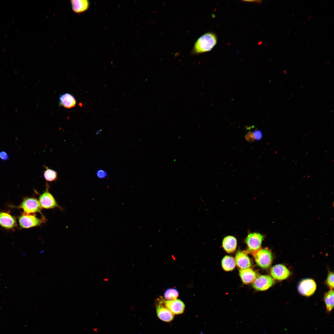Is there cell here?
Here are the masks:
<instances>
[{"instance_id": "6da1fadb", "label": "cell", "mask_w": 334, "mask_h": 334, "mask_svg": "<svg viewBox=\"0 0 334 334\" xmlns=\"http://www.w3.org/2000/svg\"><path fill=\"white\" fill-rule=\"evenodd\" d=\"M217 38L213 32H207L200 37L195 43L192 51L197 54L211 51L216 45Z\"/></svg>"}, {"instance_id": "7a4b0ae2", "label": "cell", "mask_w": 334, "mask_h": 334, "mask_svg": "<svg viewBox=\"0 0 334 334\" xmlns=\"http://www.w3.org/2000/svg\"><path fill=\"white\" fill-rule=\"evenodd\" d=\"M18 220L20 227L24 229L40 226L46 221L44 217L39 218L36 216L35 214H28L24 212L19 217Z\"/></svg>"}, {"instance_id": "3957f363", "label": "cell", "mask_w": 334, "mask_h": 334, "mask_svg": "<svg viewBox=\"0 0 334 334\" xmlns=\"http://www.w3.org/2000/svg\"><path fill=\"white\" fill-rule=\"evenodd\" d=\"M253 255L255 262L260 267L266 269L271 265L273 257L271 251L268 248L259 249L254 252Z\"/></svg>"}, {"instance_id": "277c9868", "label": "cell", "mask_w": 334, "mask_h": 334, "mask_svg": "<svg viewBox=\"0 0 334 334\" xmlns=\"http://www.w3.org/2000/svg\"><path fill=\"white\" fill-rule=\"evenodd\" d=\"M13 207L22 209L24 210V212L26 213L35 214L38 212L44 216L41 212L42 208L39 200L33 197H25L23 199L20 205Z\"/></svg>"}, {"instance_id": "5b68a950", "label": "cell", "mask_w": 334, "mask_h": 334, "mask_svg": "<svg viewBox=\"0 0 334 334\" xmlns=\"http://www.w3.org/2000/svg\"><path fill=\"white\" fill-rule=\"evenodd\" d=\"M45 191L40 195L39 201L42 208L51 209L56 208H60L55 198L49 191V186L46 184Z\"/></svg>"}, {"instance_id": "8992f818", "label": "cell", "mask_w": 334, "mask_h": 334, "mask_svg": "<svg viewBox=\"0 0 334 334\" xmlns=\"http://www.w3.org/2000/svg\"><path fill=\"white\" fill-rule=\"evenodd\" d=\"M164 300L162 297L156 300V314L158 317L161 320L165 322H169L173 320L174 315L165 306Z\"/></svg>"}, {"instance_id": "52a82bcc", "label": "cell", "mask_w": 334, "mask_h": 334, "mask_svg": "<svg viewBox=\"0 0 334 334\" xmlns=\"http://www.w3.org/2000/svg\"><path fill=\"white\" fill-rule=\"evenodd\" d=\"M263 238V236L258 233H249L245 240L248 247V251L254 252L259 250L261 246Z\"/></svg>"}, {"instance_id": "ba28073f", "label": "cell", "mask_w": 334, "mask_h": 334, "mask_svg": "<svg viewBox=\"0 0 334 334\" xmlns=\"http://www.w3.org/2000/svg\"><path fill=\"white\" fill-rule=\"evenodd\" d=\"M274 280L271 276L268 275L258 276L252 284L253 287L256 290L263 291L267 290L274 284Z\"/></svg>"}, {"instance_id": "9c48e42d", "label": "cell", "mask_w": 334, "mask_h": 334, "mask_svg": "<svg viewBox=\"0 0 334 334\" xmlns=\"http://www.w3.org/2000/svg\"><path fill=\"white\" fill-rule=\"evenodd\" d=\"M316 285L312 279H306L302 280L298 286V290L300 294L306 296H310L314 293Z\"/></svg>"}, {"instance_id": "30bf717a", "label": "cell", "mask_w": 334, "mask_h": 334, "mask_svg": "<svg viewBox=\"0 0 334 334\" xmlns=\"http://www.w3.org/2000/svg\"><path fill=\"white\" fill-rule=\"evenodd\" d=\"M270 273L272 277L278 280H283L287 278L290 272L284 265L278 264L273 266L270 269Z\"/></svg>"}, {"instance_id": "8fae6325", "label": "cell", "mask_w": 334, "mask_h": 334, "mask_svg": "<svg viewBox=\"0 0 334 334\" xmlns=\"http://www.w3.org/2000/svg\"><path fill=\"white\" fill-rule=\"evenodd\" d=\"M164 304L166 308L173 314H182L185 309L184 303L179 299L172 301L164 300Z\"/></svg>"}, {"instance_id": "7c38bea8", "label": "cell", "mask_w": 334, "mask_h": 334, "mask_svg": "<svg viewBox=\"0 0 334 334\" xmlns=\"http://www.w3.org/2000/svg\"><path fill=\"white\" fill-rule=\"evenodd\" d=\"M0 225L6 229H13L17 225L16 218L8 212H0Z\"/></svg>"}, {"instance_id": "4fadbf2b", "label": "cell", "mask_w": 334, "mask_h": 334, "mask_svg": "<svg viewBox=\"0 0 334 334\" xmlns=\"http://www.w3.org/2000/svg\"><path fill=\"white\" fill-rule=\"evenodd\" d=\"M235 260L237 266L241 269L249 268L251 265L250 259L245 251H238L236 255Z\"/></svg>"}, {"instance_id": "5bb4252c", "label": "cell", "mask_w": 334, "mask_h": 334, "mask_svg": "<svg viewBox=\"0 0 334 334\" xmlns=\"http://www.w3.org/2000/svg\"><path fill=\"white\" fill-rule=\"evenodd\" d=\"M59 102L60 106L67 109L74 107L76 104V100L74 96L68 93L61 95L59 97Z\"/></svg>"}, {"instance_id": "9a60e30c", "label": "cell", "mask_w": 334, "mask_h": 334, "mask_svg": "<svg viewBox=\"0 0 334 334\" xmlns=\"http://www.w3.org/2000/svg\"><path fill=\"white\" fill-rule=\"evenodd\" d=\"M239 273L242 282L245 284L253 282L257 277L256 273L250 268L240 269Z\"/></svg>"}, {"instance_id": "2e32d148", "label": "cell", "mask_w": 334, "mask_h": 334, "mask_svg": "<svg viewBox=\"0 0 334 334\" xmlns=\"http://www.w3.org/2000/svg\"><path fill=\"white\" fill-rule=\"evenodd\" d=\"M237 246V240L233 236H227L223 240V247L225 251L229 253L233 252L236 248Z\"/></svg>"}, {"instance_id": "e0dca14e", "label": "cell", "mask_w": 334, "mask_h": 334, "mask_svg": "<svg viewBox=\"0 0 334 334\" xmlns=\"http://www.w3.org/2000/svg\"><path fill=\"white\" fill-rule=\"evenodd\" d=\"M71 1L73 10L76 12L84 11L89 6V2L86 0H72Z\"/></svg>"}, {"instance_id": "ac0fdd59", "label": "cell", "mask_w": 334, "mask_h": 334, "mask_svg": "<svg viewBox=\"0 0 334 334\" xmlns=\"http://www.w3.org/2000/svg\"><path fill=\"white\" fill-rule=\"evenodd\" d=\"M235 264L234 258L228 255L225 256L221 261L222 267L224 270L226 271L233 270L235 267Z\"/></svg>"}, {"instance_id": "d6986e66", "label": "cell", "mask_w": 334, "mask_h": 334, "mask_svg": "<svg viewBox=\"0 0 334 334\" xmlns=\"http://www.w3.org/2000/svg\"><path fill=\"white\" fill-rule=\"evenodd\" d=\"M324 301L327 312H330L334 307V291L331 289L327 293L324 297Z\"/></svg>"}, {"instance_id": "ffe728a7", "label": "cell", "mask_w": 334, "mask_h": 334, "mask_svg": "<svg viewBox=\"0 0 334 334\" xmlns=\"http://www.w3.org/2000/svg\"><path fill=\"white\" fill-rule=\"evenodd\" d=\"M45 170L44 172L43 176L46 181L52 182L56 181L58 178V173L55 171L44 165Z\"/></svg>"}, {"instance_id": "44dd1931", "label": "cell", "mask_w": 334, "mask_h": 334, "mask_svg": "<svg viewBox=\"0 0 334 334\" xmlns=\"http://www.w3.org/2000/svg\"><path fill=\"white\" fill-rule=\"evenodd\" d=\"M178 295L179 292L178 290L173 288H170L166 289L164 293V298L167 301H172L176 299Z\"/></svg>"}, {"instance_id": "7402d4cb", "label": "cell", "mask_w": 334, "mask_h": 334, "mask_svg": "<svg viewBox=\"0 0 334 334\" xmlns=\"http://www.w3.org/2000/svg\"><path fill=\"white\" fill-rule=\"evenodd\" d=\"M327 285L331 289L334 288V273L330 272H329L327 279Z\"/></svg>"}, {"instance_id": "603a6c76", "label": "cell", "mask_w": 334, "mask_h": 334, "mask_svg": "<svg viewBox=\"0 0 334 334\" xmlns=\"http://www.w3.org/2000/svg\"><path fill=\"white\" fill-rule=\"evenodd\" d=\"M97 177L100 179H104L106 178L107 176V172L101 169H98L96 173Z\"/></svg>"}, {"instance_id": "cb8c5ba5", "label": "cell", "mask_w": 334, "mask_h": 334, "mask_svg": "<svg viewBox=\"0 0 334 334\" xmlns=\"http://www.w3.org/2000/svg\"><path fill=\"white\" fill-rule=\"evenodd\" d=\"M255 140H259L262 137V133L261 131L259 130L255 131L253 133Z\"/></svg>"}, {"instance_id": "d4e9b609", "label": "cell", "mask_w": 334, "mask_h": 334, "mask_svg": "<svg viewBox=\"0 0 334 334\" xmlns=\"http://www.w3.org/2000/svg\"><path fill=\"white\" fill-rule=\"evenodd\" d=\"M246 139L249 142H252L255 140L253 133L251 132H248L245 136Z\"/></svg>"}, {"instance_id": "484cf974", "label": "cell", "mask_w": 334, "mask_h": 334, "mask_svg": "<svg viewBox=\"0 0 334 334\" xmlns=\"http://www.w3.org/2000/svg\"><path fill=\"white\" fill-rule=\"evenodd\" d=\"M0 158L3 161H6L9 159L7 153L5 152L2 151L0 152Z\"/></svg>"}, {"instance_id": "4316f807", "label": "cell", "mask_w": 334, "mask_h": 334, "mask_svg": "<svg viewBox=\"0 0 334 334\" xmlns=\"http://www.w3.org/2000/svg\"><path fill=\"white\" fill-rule=\"evenodd\" d=\"M101 131H102V129H100V130H99L98 131H97V132L96 133V135H97L99 134Z\"/></svg>"}, {"instance_id": "83f0119b", "label": "cell", "mask_w": 334, "mask_h": 334, "mask_svg": "<svg viewBox=\"0 0 334 334\" xmlns=\"http://www.w3.org/2000/svg\"><path fill=\"white\" fill-rule=\"evenodd\" d=\"M312 18V16L311 15H310V16H309L307 17V19H306V21H308L310 20V19Z\"/></svg>"}, {"instance_id": "f1b7e54d", "label": "cell", "mask_w": 334, "mask_h": 334, "mask_svg": "<svg viewBox=\"0 0 334 334\" xmlns=\"http://www.w3.org/2000/svg\"><path fill=\"white\" fill-rule=\"evenodd\" d=\"M305 23H306V21H304V22H303V23H302L303 24H305Z\"/></svg>"}]
</instances>
